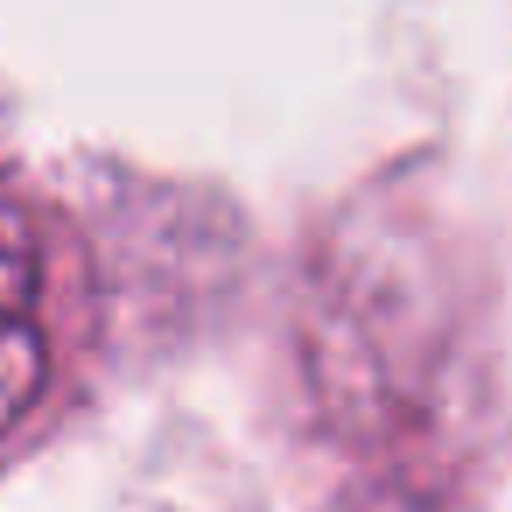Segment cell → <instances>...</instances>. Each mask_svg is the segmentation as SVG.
<instances>
[{"mask_svg":"<svg viewBox=\"0 0 512 512\" xmlns=\"http://www.w3.org/2000/svg\"><path fill=\"white\" fill-rule=\"evenodd\" d=\"M85 351V267L50 197L0 162V463L71 400Z\"/></svg>","mask_w":512,"mask_h":512,"instance_id":"6da1fadb","label":"cell"}]
</instances>
